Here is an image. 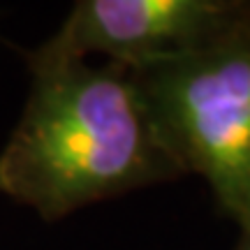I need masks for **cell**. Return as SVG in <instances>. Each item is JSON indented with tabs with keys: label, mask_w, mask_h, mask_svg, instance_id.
<instances>
[{
	"label": "cell",
	"mask_w": 250,
	"mask_h": 250,
	"mask_svg": "<svg viewBox=\"0 0 250 250\" xmlns=\"http://www.w3.org/2000/svg\"><path fill=\"white\" fill-rule=\"evenodd\" d=\"M26 107L0 151V195L58 220L181 176L127 65L30 56Z\"/></svg>",
	"instance_id": "1"
},
{
	"label": "cell",
	"mask_w": 250,
	"mask_h": 250,
	"mask_svg": "<svg viewBox=\"0 0 250 250\" xmlns=\"http://www.w3.org/2000/svg\"><path fill=\"white\" fill-rule=\"evenodd\" d=\"M130 70L181 174L202 176L250 234V7L199 44Z\"/></svg>",
	"instance_id": "2"
},
{
	"label": "cell",
	"mask_w": 250,
	"mask_h": 250,
	"mask_svg": "<svg viewBox=\"0 0 250 250\" xmlns=\"http://www.w3.org/2000/svg\"><path fill=\"white\" fill-rule=\"evenodd\" d=\"M241 7L218 0H79L37 51L83 61L102 54L109 62L137 67L199 44Z\"/></svg>",
	"instance_id": "3"
},
{
	"label": "cell",
	"mask_w": 250,
	"mask_h": 250,
	"mask_svg": "<svg viewBox=\"0 0 250 250\" xmlns=\"http://www.w3.org/2000/svg\"><path fill=\"white\" fill-rule=\"evenodd\" d=\"M236 250H250V234H241V241Z\"/></svg>",
	"instance_id": "4"
}]
</instances>
